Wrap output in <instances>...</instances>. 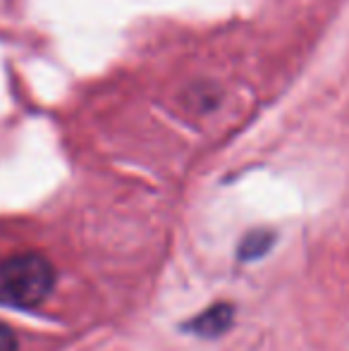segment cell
Wrapping results in <instances>:
<instances>
[{"mask_svg": "<svg viewBox=\"0 0 349 351\" xmlns=\"http://www.w3.org/2000/svg\"><path fill=\"white\" fill-rule=\"evenodd\" d=\"M56 285L51 261L38 254H22L0 263V304L10 308H34Z\"/></svg>", "mask_w": 349, "mask_h": 351, "instance_id": "1", "label": "cell"}, {"mask_svg": "<svg viewBox=\"0 0 349 351\" xmlns=\"http://www.w3.org/2000/svg\"><path fill=\"white\" fill-rule=\"evenodd\" d=\"M0 351H17V339L8 325L0 323Z\"/></svg>", "mask_w": 349, "mask_h": 351, "instance_id": "2", "label": "cell"}]
</instances>
